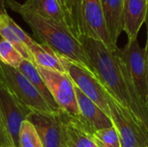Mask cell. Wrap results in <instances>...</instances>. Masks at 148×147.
<instances>
[{
	"label": "cell",
	"instance_id": "6da1fadb",
	"mask_svg": "<svg viewBox=\"0 0 148 147\" xmlns=\"http://www.w3.org/2000/svg\"><path fill=\"white\" fill-rule=\"evenodd\" d=\"M82 43L94 73L107 91L148 129V108L140 105L132 96L127 82L126 65L115 51L110 50L102 42L82 37Z\"/></svg>",
	"mask_w": 148,
	"mask_h": 147
},
{
	"label": "cell",
	"instance_id": "7a4b0ae2",
	"mask_svg": "<svg viewBox=\"0 0 148 147\" xmlns=\"http://www.w3.org/2000/svg\"><path fill=\"white\" fill-rule=\"evenodd\" d=\"M4 1L13 11L21 16L42 43L48 45L59 55L94 73L82 43L67 27L28 10L16 0Z\"/></svg>",
	"mask_w": 148,
	"mask_h": 147
},
{
	"label": "cell",
	"instance_id": "3957f363",
	"mask_svg": "<svg viewBox=\"0 0 148 147\" xmlns=\"http://www.w3.org/2000/svg\"><path fill=\"white\" fill-rule=\"evenodd\" d=\"M0 80L2 85L27 110L47 113H53L39 92L17 68L0 62Z\"/></svg>",
	"mask_w": 148,
	"mask_h": 147
},
{
	"label": "cell",
	"instance_id": "277c9868",
	"mask_svg": "<svg viewBox=\"0 0 148 147\" xmlns=\"http://www.w3.org/2000/svg\"><path fill=\"white\" fill-rule=\"evenodd\" d=\"M106 89V88H105ZM110 118L122 147H148V129L106 89Z\"/></svg>",
	"mask_w": 148,
	"mask_h": 147
},
{
	"label": "cell",
	"instance_id": "5b68a950",
	"mask_svg": "<svg viewBox=\"0 0 148 147\" xmlns=\"http://www.w3.org/2000/svg\"><path fill=\"white\" fill-rule=\"evenodd\" d=\"M76 16L79 40L90 37L102 42L110 50L118 49L110 37L102 12L101 0H77Z\"/></svg>",
	"mask_w": 148,
	"mask_h": 147
},
{
	"label": "cell",
	"instance_id": "8992f818",
	"mask_svg": "<svg viewBox=\"0 0 148 147\" xmlns=\"http://www.w3.org/2000/svg\"><path fill=\"white\" fill-rule=\"evenodd\" d=\"M36 68L59 108L74 118H79L80 112L76 100L75 84L66 73L38 67Z\"/></svg>",
	"mask_w": 148,
	"mask_h": 147
},
{
	"label": "cell",
	"instance_id": "52a82bcc",
	"mask_svg": "<svg viewBox=\"0 0 148 147\" xmlns=\"http://www.w3.org/2000/svg\"><path fill=\"white\" fill-rule=\"evenodd\" d=\"M61 57L66 74L70 77L74 84L110 117L106 89L95 74L79 64L62 56Z\"/></svg>",
	"mask_w": 148,
	"mask_h": 147
},
{
	"label": "cell",
	"instance_id": "ba28073f",
	"mask_svg": "<svg viewBox=\"0 0 148 147\" xmlns=\"http://www.w3.org/2000/svg\"><path fill=\"white\" fill-rule=\"evenodd\" d=\"M118 53L127 66L139 95L148 107V77L144 49L140 48L136 39L128 41L122 49H118Z\"/></svg>",
	"mask_w": 148,
	"mask_h": 147
},
{
	"label": "cell",
	"instance_id": "9c48e42d",
	"mask_svg": "<svg viewBox=\"0 0 148 147\" xmlns=\"http://www.w3.org/2000/svg\"><path fill=\"white\" fill-rule=\"evenodd\" d=\"M62 113L30 112L27 116L26 120L36 128L43 147H66Z\"/></svg>",
	"mask_w": 148,
	"mask_h": 147
},
{
	"label": "cell",
	"instance_id": "30bf717a",
	"mask_svg": "<svg viewBox=\"0 0 148 147\" xmlns=\"http://www.w3.org/2000/svg\"><path fill=\"white\" fill-rule=\"evenodd\" d=\"M29 113L30 111L24 108L5 87H0V114L13 147H19V131L22 123L26 120Z\"/></svg>",
	"mask_w": 148,
	"mask_h": 147
},
{
	"label": "cell",
	"instance_id": "8fae6325",
	"mask_svg": "<svg viewBox=\"0 0 148 147\" xmlns=\"http://www.w3.org/2000/svg\"><path fill=\"white\" fill-rule=\"evenodd\" d=\"M75 94L80 115L78 120L93 134L94 133L113 126L111 118L94 101L88 98L75 85Z\"/></svg>",
	"mask_w": 148,
	"mask_h": 147
},
{
	"label": "cell",
	"instance_id": "7c38bea8",
	"mask_svg": "<svg viewBox=\"0 0 148 147\" xmlns=\"http://www.w3.org/2000/svg\"><path fill=\"white\" fill-rule=\"evenodd\" d=\"M0 36L11 42L23 59L35 64L29 51V47L35 41L3 10L0 12Z\"/></svg>",
	"mask_w": 148,
	"mask_h": 147
},
{
	"label": "cell",
	"instance_id": "4fadbf2b",
	"mask_svg": "<svg viewBox=\"0 0 148 147\" xmlns=\"http://www.w3.org/2000/svg\"><path fill=\"white\" fill-rule=\"evenodd\" d=\"M148 10V0H124L123 31L128 41L136 40L140 29L146 23Z\"/></svg>",
	"mask_w": 148,
	"mask_h": 147
},
{
	"label": "cell",
	"instance_id": "5bb4252c",
	"mask_svg": "<svg viewBox=\"0 0 148 147\" xmlns=\"http://www.w3.org/2000/svg\"><path fill=\"white\" fill-rule=\"evenodd\" d=\"M62 115L66 147H97L93 139V134L77 118L69 116L64 112Z\"/></svg>",
	"mask_w": 148,
	"mask_h": 147
},
{
	"label": "cell",
	"instance_id": "9a60e30c",
	"mask_svg": "<svg viewBox=\"0 0 148 147\" xmlns=\"http://www.w3.org/2000/svg\"><path fill=\"white\" fill-rule=\"evenodd\" d=\"M104 20L112 39L117 47V41L123 31L124 0H101Z\"/></svg>",
	"mask_w": 148,
	"mask_h": 147
},
{
	"label": "cell",
	"instance_id": "2e32d148",
	"mask_svg": "<svg viewBox=\"0 0 148 147\" xmlns=\"http://www.w3.org/2000/svg\"><path fill=\"white\" fill-rule=\"evenodd\" d=\"M22 4L28 10L69 29L66 16L57 0H26Z\"/></svg>",
	"mask_w": 148,
	"mask_h": 147
},
{
	"label": "cell",
	"instance_id": "e0dca14e",
	"mask_svg": "<svg viewBox=\"0 0 148 147\" xmlns=\"http://www.w3.org/2000/svg\"><path fill=\"white\" fill-rule=\"evenodd\" d=\"M17 69L29 80V81L39 92V94L42 96V98L48 103L49 107H50V109L53 113H59L62 111L59 108V107L57 106L54 98L52 97V95H51L49 90L48 89L46 84L44 83L42 78L41 77V75L36 68V66L33 62H31L26 59H23V61L22 62V63L20 64V66L18 67Z\"/></svg>",
	"mask_w": 148,
	"mask_h": 147
},
{
	"label": "cell",
	"instance_id": "ac0fdd59",
	"mask_svg": "<svg viewBox=\"0 0 148 147\" xmlns=\"http://www.w3.org/2000/svg\"><path fill=\"white\" fill-rule=\"evenodd\" d=\"M29 51L33 56L36 66L66 73L62 62L61 55L56 53L48 45L35 41L29 47Z\"/></svg>",
	"mask_w": 148,
	"mask_h": 147
},
{
	"label": "cell",
	"instance_id": "d6986e66",
	"mask_svg": "<svg viewBox=\"0 0 148 147\" xmlns=\"http://www.w3.org/2000/svg\"><path fill=\"white\" fill-rule=\"evenodd\" d=\"M18 145L19 147H43L36 128L26 120L22 123L19 131Z\"/></svg>",
	"mask_w": 148,
	"mask_h": 147
},
{
	"label": "cell",
	"instance_id": "ffe728a7",
	"mask_svg": "<svg viewBox=\"0 0 148 147\" xmlns=\"http://www.w3.org/2000/svg\"><path fill=\"white\" fill-rule=\"evenodd\" d=\"M23 57L15 46L7 40L0 39V62L15 68H18Z\"/></svg>",
	"mask_w": 148,
	"mask_h": 147
},
{
	"label": "cell",
	"instance_id": "44dd1931",
	"mask_svg": "<svg viewBox=\"0 0 148 147\" xmlns=\"http://www.w3.org/2000/svg\"><path fill=\"white\" fill-rule=\"evenodd\" d=\"M93 139L97 147H122L119 134L114 126L94 133Z\"/></svg>",
	"mask_w": 148,
	"mask_h": 147
},
{
	"label": "cell",
	"instance_id": "7402d4cb",
	"mask_svg": "<svg viewBox=\"0 0 148 147\" xmlns=\"http://www.w3.org/2000/svg\"><path fill=\"white\" fill-rule=\"evenodd\" d=\"M57 1L59 2L66 16L69 29L79 40L77 16H76V1L77 0H57Z\"/></svg>",
	"mask_w": 148,
	"mask_h": 147
},
{
	"label": "cell",
	"instance_id": "603a6c76",
	"mask_svg": "<svg viewBox=\"0 0 148 147\" xmlns=\"http://www.w3.org/2000/svg\"><path fill=\"white\" fill-rule=\"evenodd\" d=\"M4 146L13 147V145H12V142L9 136L5 124H4L3 118L0 114V147Z\"/></svg>",
	"mask_w": 148,
	"mask_h": 147
},
{
	"label": "cell",
	"instance_id": "cb8c5ba5",
	"mask_svg": "<svg viewBox=\"0 0 148 147\" xmlns=\"http://www.w3.org/2000/svg\"><path fill=\"white\" fill-rule=\"evenodd\" d=\"M146 23H147V42H146V47L144 49L145 50V58H146V62H147V77H148V10L147 15V19H146Z\"/></svg>",
	"mask_w": 148,
	"mask_h": 147
},
{
	"label": "cell",
	"instance_id": "d4e9b609",
	"mask_svg": "<svg viewBox=\"0 0 148 147\" xmlns=\"http://www.w3.org/2000/svg\"><path fill=\"white\" fill-rule=\"evenodd\" d=\"M1 86H3V85H2V82H1V80H0V87H1Z\"/></svg>",
	"mask_w": 148,
	"mask_h": 147
},
{
	"label": "cell",
	"instance_id": "484cf974",
	"mask_svg": "<svg viewBox=\"0 0 148 147\" xmlns=\"http://www.w3.org/2000/svg\"><path fill=\"white\" fill-rule=\"evenodd\" d=\"M2 11H3V10H0V12H2Z\"/></svg>",
	"mask_w": 148,
	"mask_h": 147
},
{
	"label": "cell",
	"instance_id": "4316f807",
	"mask_svg": "<svg viewBox=\"0 0 148 147\" xmlns=\"http://www.w3.org/2000/svg\"><path fill=\"white\" fill-rule=\"evenodd\" d=\"M4 147H10V146H4Z\"/></svg>",
	"mask_w": 148,
	"mask_h": 147
},
{
	"label": "cell",
	"instance_id": "83f0119b",
	"mask_svg": "<svg viewBox=\"0 0 148 147\" xmlns=\"http://www.w3.org/2000/svg\"><path fill=\"white\" fill-rule=\"evenodd\" d=\"M0 39H1V36H0Z\"/></svg>",
	"mask_w": 148,
	"mask_h": 147
}]
</instances>
